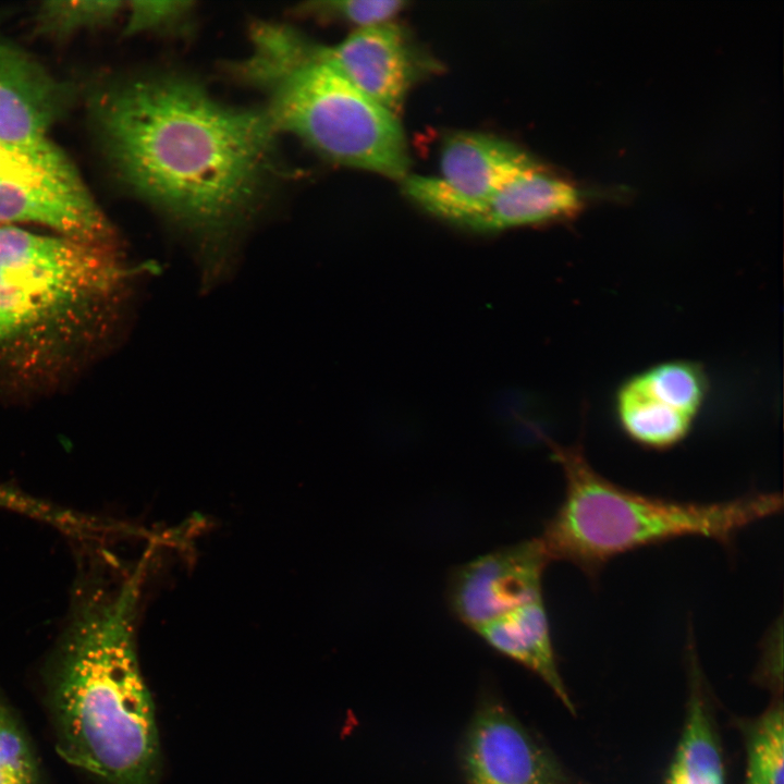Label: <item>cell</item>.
<instances>
[{
    "label": "cell",
    "mask_w": 784,
    "mask_h": 784,
    "mask_svg": "<svg viewBox=\"0 0 784 784\" xmlns=\"http://www.w3.org/2000/svg\"><path fill=\"white\" fill-rule=\"evenodd\" d=\"M96 119L122 180L193 243L201 287L235 271L234 241L271 166L269 115L219 103L177 75H148L109 89Z\"/></svg>",
    "instance_id": "1"
},
{
    "label": "cell",
    "mask_w": 784,
    "mask_h": 784,
    "mask_svg": "<svg viewBox=\"0 0 784 784\" xmlns=\"http://www.w3.org/2000/svg\"><path fill=\"white\" fill-rule=\"evenodd\" d=\"M120 600L95 576L75 591L45 671L56 747L98 784H158L160 743Z\"/></svg>",
    "instance_id": "2"
},
{
    "label": "cell",
    "mask_w": 784,
    "mask_h": 784,
    "mask_svg": "<svg viewBox=\"0 0 784 784\" xmlns=\"http://www.w3.org/2000/svg\"><path fill=\"white\" fill-rule=\"evenodd\" d=\"M150 270L112 244L0 224V365L23 377L63 368L120 326Z\"/></svg>",
    "instance_id": "3"
},
{
    "label": "cell",
    "mask_w": 784,
    "mask_h": 784,
    "mask_svg": "<svg viewBox=\"0 0 784 784\" xmlns=\"http://www.w3.org/2000/svg\"><path fill=\"white\" fill-rule=\"evenodd\" d=\"M564 477V495L537 538L548 561H565L597 577L620 554L681 537L732 547L748 526L781 512L774 492L713 503L682 502L625 489L599 474L580 445L551 444Z\"/></svg>",
    "instance_id": "4"
},
{
    "label": "cell",
    "mask_w": 784,
    "mask_h": 784,
    "mask_svg": "<svg viewBox=\"0 0 784 784\" xmlns=\"http://www.w3.org/2000/svg\"><path fill=\"white\" fill-rule=\"evenodd\" d=\"M240 72L265 94L277 131L290 132L323 157L390 179L408 175L409 155L394 113L327 62L319 45L282 25L253 30Z\"/></svg>",
    "instance_id": "5"
},
{
    "label": "cell",
    "mask_w": 784,
    "mask_h": 784,
    "mask_svg": "<svg viewBox=\"0 0 784 784\" xmlns=\"http://www.w3.org/2000/svg\"><path fill=\"white\" fill-rule=\"evenodd\" d=\"M0 224L113 244L112 228L75 167L60 168L0 140Z\"/></svg>",
    "instance_id": "6"
},
{
    "label": "cell",
    "mask_w": 784,
    "mask_h": 784,
    "mask_svg": "<svg viewBox=\"0 0 784 784\" xmlns=\"http://www.w3.org/2000/svg\"><path fill=\"white\" fill-rule=\"evenodd\" d=\"M402 182L404 192L421 208L476 231H498L569 216L583 199L576 187L537 163L482 198L464 197L439 177L407 175Z\"/></svg>",
    "instance_id": "7"
},
{
    "label": "cell",
    "mask_w": 784,
    "mask_h": 784,
    "mask_svg": "<svg viewBox=\"0 0 784 784\" xmlns=\"http://www.w3.org/2000/svg\"><path fill=\"white\" fill-rule=\"evenodd\" d=\"M461 765L467 784H576L498 699L481 701L466 730Z\"/></svg>",
    "instance_id": "8"
},
{
    "label": "cell",
    "mask_w": 784,
    "mask_h": 784,
    "mask_svg": "<svg viewBox=\"0 0 784 784\" xmlns=\"http://www.w3.org/2000/svg\"><path fill=\"white\" fill-rule=\"evenodd\" d=\"M550 562L537 538L506 546L455 567L448 578L452 615L476 630L524 604L543 599Z\"/></svg>",
    "instance_id": "9"
},
{
    "label": "cell",
    "mask_w": 784,
    "mask_h": 784,
    "mask_svg": "<svg viewBox=\"0 0 784 784\" xmlns=\"http://www.w3.org/2000/svg\"><path fill=\"white\" fill-rule=\"evenodd\" d=\"M64 105L63 87L0 35V140L50 164L74 167L50 136Z\"/></svg>",
    "instance_id": "10"
},
{
    "label": "cell",
    "mask_w": 784,
    "mask_h": 784,
    "mask_svg": "<svg viewBox=\"0 0 784 784\" xmlns=\"http://www.w3.org/2000/svg\"><path fill=\"white\" fill-rule=\"evenodd\" d=\"M323 59L372 100L397 114L415 78V61L401 28L392 23L356 29Z\"/></svg>",
    "instance_id": "11"
},
{
    "label": "cell",
    "mask_w": 784,
    "mask_h": 784,
    "mask_svg": "<svg viewBox=\"0 0 784 784\" xmlns=\"http://www.w3.org/2000/svg\"><path fill=\"white\" fill-rule=\"evenodd\" d=\"M536 163L514 144L481 133L460 132L441 148L439 179L453 192L482 198Z\"/></svg>",
    "instance_id": "12"
},
{
    "label": "cell",
    "mask_w": 784,
    "mask_h": 784,
    "mask_svg": "<svg viewBox=\"0 0 784 784\" xmlns=\"http://www.w3.org/2000/svg\"><path fill=\"white\" fill-rule=\"evenodd\" d=\"M494 651L537 674L575 713L560 674L543 599L518 607L475 630Z\"/></svg>",
    "instance_id": "13"
},
{
    "label": "cell",
    "mask_w": 784,
    "mask_h": 784,
    "mask_svg": "<svg viewBox=\"0 0 784 784\" xmlns=\"http://www.w3.org/2000/svg\"><path fill=\"white\" fill-rule=\"evenodd\" d=\"M714 716L696 654L689 658V694L681 736L663 784H726Z\"/></svg>",
    "instance_id": "14"
},
{
    "label": "cell",
    "mask_w": 784,
    "mask_h": 784,
    "mask_svg": "<svg viewBox=\"0 0 784 784\" xmlns=\"http://www.w3.org/2000/svg\"><path fill=\"white\" fill-rule=\"evenodd\" d=\"M615 413L629 439L654 450L678 444L688 436L695 420L652 396L634 377L618 388Z\"/></svg>",
    "instance_id": "15"
},
{
    "label": "cell",
    "mask_w": 784,
    "mask_h": 784,
    "mask_svg": "<svg viewBox=\"0 0 784 784\" xmlns=\"http://www.w3.org/2000/svg\"><path fill=\"white\" fill-rule=\"evenodd\" d=\"M746 764L743 784H783L784 711L782 699L740 723Z\"/></svg>",
    "instance_id": "16"
},
{
    "label": "cell",
    "mask_w": 784,
    "mask_h": 784,
    "mask_svg": "<svg viewBox=\"0 0 784 784\" xmlns=\"http://www.w3.org/2000/svg\"><path fill=\"white\" fill-rule=\"evenodd\" d=\"M634 378L652 396L694 419L706 401L707 377L696 363L670 360Z\"/></svg>",
    "instance_id": "17"
},
{
    "label": "cell",
    "mask_w": 784,
    "mask_h": 784,
    "mask_svg": "<svg viewBox=\"0 0 784 784\" xmlns=\"http://www.w3.org/2000/svg\"><path fill=\"white\" fill-rule=\"evenodd\" d=\"M125 9L122 1H47L35 12L34 25L42 36L66 37L75 33L105 26Z\"/></svg>",
    "instance_id": "18"
},
{
    "label": "cell",
    "mask_w": 784,
    "mask_h": 784,
    "mask_svg": "<svg viewBox=\"0 0 784 784\" xmlns=\"http://www.w3.org/2000/svg\"><path fill=\"white\" fill-rule=\"evenodd\" d=\"M41 772L32 740L0 694V784H40Z\"/></svg>",
    "instance_id": "19"
},
{
    "label": "cell",
    "mask_w": 784,
    "mask_h": 784,
    "mask_svg": "<svg viewBox=\"0 0 784 784\" xmlns=\"http://www.w3.org/2000/svg\"><path fill=\"white\" fill-rule=\"evenodd\" d=\"M406 5L400 0L319 1L304 4L303 11L332 16L363 27L389 23Z\"/></svg>",
    "instance_id": "20"
},
{
    "label": "cell",
    "mask_w": 784,
    "mask_h": 784,
    "mask_svg": "<svg viewBox=\"0 0 784 784\" xmlns=\"http://www.w3.org/2000/svg\"><path fill=\"white\" fill-rule=\"evenodd\" d=\"M193 9L189 1L125 2V35L164 29L180 24Z\"/></svg>",
    "instance_id": "21"
}]
</instances>
